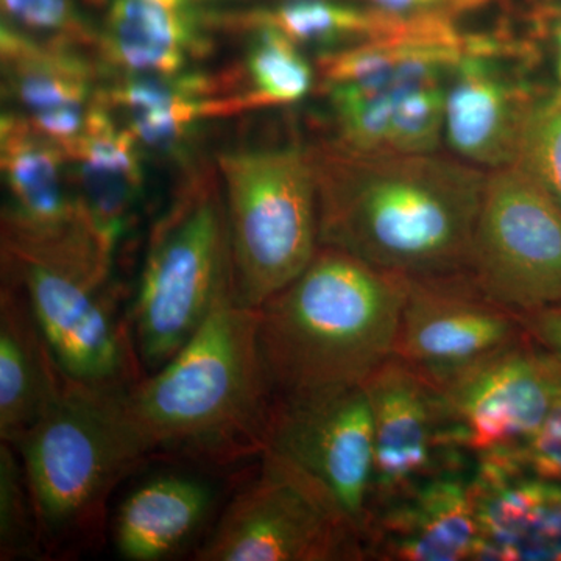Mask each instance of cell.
I'll return each instance as SVG.
<instances>
[{
    "label": "cell",
    "instance_id": "26",
    "mask_svg": "<svg viewBox=\"0 0 561 561\" xmlns=\"http://www.w3.org/2000/svg\"><path fill=\"white\" fill-rule=\"evenodd\" d=\"M0 559H44L24 465L5 442L0 445Z\"/></svg>",
    "mask_w": 561,
    "mask_h": 561
},
{
    "label": "cell",
    "instance_id": "19",
    "mask_svg": "<svg viewBox=\"0 0 561 561\" xmlns=\"http://www.w3.org/2000/svg\"><path fill=\"white\" fill-rule=\"evenodd\" d=\"M478 527L468 481L440 472L373 512L368 556L397 561L472 560Z\"/></svg>",
    "mask_w": 561,
    "mask_h": 561
},
{
    "label": "cell",
    "instance_id": "20",
    "mask_svg": "<svg viewBox=\"0 0 561 561\" xmlns=\"http://www.w3.org/2000/svg\"><path fill=\"white\" fill-rule=\"evenodd\" d=\"M99 47L114 73L173 76L209 51L195 0H111Z\"/></svg>",
    "mask_w": 561,
    "mask_h": 561
},
{
    "label": "cell",
    "instance_id": "32",
    "mask_svg": "<svg viewBox=\"0 0 561 561\" xmlns=\"http://www.w3.org/2000/svg\"><path fill=\"white\" fill-rule=\"evenodd\" d=\"M559 72L561 77V25H560V32H559Z\"/></svg>",
    "mask_w": 561,
    "mask_h": 561
},
{
    "label": "cell",
    "instance_id": "16",
    "mask_svg": "<svg viewBox=\"0 0 561 561\" xmlns=\"http://www.w3.org/2000/svg\"><path fill=\"white\" fill-rule=\"evenodd\" d=\"M0 165L7 190L2 236L55 241L90 228L73 192L65 149L14 111L0 119Z\"/></svg>",
    "mask_w": 561,
    "mask_h": 561
},
{
    "label": "cell",
    "instance_id": "22",
    "mask_svg": "<svg viewBox=\"0 0 561 561\" xmlns=\"http://www.w3.org/2000/svg\"><path fill=\"white\" fill-rule=\"evenodd\" d=\"M216 493L205 479L180 472L154 476L122 501L113 542L128 561H161L186 551L213 513Z\"/></svg>",
    "mask_w": 561,
    "mask_h": 561
},
{
    "label": "cell",
    "instance_id": "24",
    "mask_svg": "<svg viewBox=\"0 0 561 561\" xmlns=\"http://www.w3.org/2000/svg\"><path fill=\"white\" fill-rule=\"evenodd\" d=\"M250 28L245 68L256 108L302 101L316 83V69L300 44L267 22L250 21Z\"/></svg>",
    "mask_w": 561,
    "mask_h": 561
},
{
    "label": "cell",
    "instance_id": "2",
    "mask_svg": "<svg viewBox=\"0 0 561 561\" xmlns=\"http://www.w3.org/2000/svg\"><path fill=\"white\" fill-rule=\"evenodd\" d=\"M257 327V309L225 298L168 364L124 390L147 456L228 465L264 453L275 397Z\"/></svg>",
    "mask_w": 561,
    "mask_h": 561
},
{
    "label": "cell",
    "instance_id": "33",
    "mask_svg": "<svg viewBox=\"0 0 561 561\" xmlns=\"http://www.w3.org/2000/svg\"><path fill=\"white\" fill-rule=\"evenodd\" d=\"M556 308H559V309H561V302H560V305H559V306H556Z\"/></svg>",
    "mask_w": 561,
    "mask_h": 561
},
{
    "label": "cell",
    "instance_id": "30",
    "mask_svg": "<svg viewBox=\"0 0 561 561\" xmlns=\"http://www.w3.org/2000/svg\"><path fill=\"white\" fill-rule=\"evenodd\" d=\"M519 316L527 334L561 364V309L546 308Z\"/></svg>",
    "mask_w": 561,
    "mask_h": 561
},
{
    "label": "cell",
    "instance_id": "6",
    "mask_svg": "<svg viewBox=\"0 0 561 561\" xmlns=\"http://www.w3.org/2000/svg\"><path fill=\"white\" fill-rule=\"evenodd\" d=\"M113 260L91 230L55 241L2 236L3 275L27 298L62 375L94 389H127L142 376Z\"/></svg>",
    "mask_w": 561,
    "mask_h": 561
},
{
    "label": "cell",
    "instance_id": "4",
    "mask_svg": "<svg viewBox=\"0 0 561 561\" xmlns=\"http://www.w3.org/2000/svg\"><path fill=\"white\" fill-rule=\"evenodd\" d=\"M125 389L69 381L14 448L44 559H72L102 541L113 491L149 456L125 413Z\"/></svg>",
    "mask_w": 561,
    "mask_h": 561
},
{
    "label": "cell",
    "instance_id": "8",
    "mask_svg": "<svg viewBox=\"0 0 561 561\" xmlns=\"http://www.w3.org/2000/svg\"><path fill=\"white\" fill-rule=\"evenodd\" d=\"M225 505L197 561H342L368 556L364 534L323 486L278 454Z\"/></svg>",
    "mask_w": 561,
    "mask_h": 561
},
{
    "label": "cell",
    "instance_id": "13",
    "mask_svg": "<svg viewBox=\"0 0 561 561\" xmlns=\"http://www.w3.org/2000/svg\"><path fill=\"white\" fill-rule=\"evenodd\" d=\"M561 390V364L519 341L445 391L461 448L515 454L537 434Z\"/></svg>",
    "mask_w": 561,
    "mask_h": 561
},
{
    "label": "cell",
    "instance_id": "3",
    "mask_svg": "<svg viewBox=\"0 0 561 561\" xmlns=\"http://www.w3.org/2000/svg\"><path fill=\"white\" fill-rule=\"evenodd\" d=\"M409 279L320 245L261 308L260 348L273 397L364 386L394 354Z\"/></svg>",
    "mask_w": 561,
    "mask_h": 561
},
{
    "label": "cell",
    "instance_id": "28",
    "mask_svg": "<svg viewBox=\"0 0 561 561\" xmlns=\"http://www.w3.org/2000/svg\"><path fill=\"white\" fill-rule=\"evenodd\" d=\"M2 22L33 38L79 47L98 43L76 0H0Z\"/></svg>",
    "mask_w": 561,
    "mask_h": 561
},
{
    "label": "cell",
    "instance_id": "10",
    "mask_svg": "<svg viewBox=\"0 0 561 561\" xmlns=\"http://www.w3.org/2000/svg\"><path fill=\"white\" fill-rule=\"evenodd\" d=\"M265 449L323 486L367 541L375 434L365 383L275 398Z\"/></svg>",
    "mask_w": 561,
    "mask_h": 561
},
{
    "label": "cell",
    "instance_id": "5",
    "mask_svg": "<svg viewBox=\"0 0 561 561\" xmlns=\"http://www.w3.org/2000/svg\"><path fill=\"white\" fill-rule=\"evenodd\" d=\"M230 230L216 165L190 162L150 232L128 327L140 371L160 370L234 297Z\"/></svg>",
    "mask_w": 561,
    "mask_h": 561
},
{
    "label": "cell",
    "instance_id": "11",
    "mask_svg": "<svg viewBox=\"0 0 561 561\" xmlns=\"http://www.w3.org/2000/svg\"><path fill=\"white\" fill-rule=\"evenodd\" d=\"M446 279H409L394 354L445 391L527 334L522 316Z\"/></svg>",
    "mask_w": 561,
    "mask_h": 561
},
{
    "label": "cell",
    "instance_id": "17",
    "mask_svg": "<svg viewBox=\"0 0 561 561\" xmlns=\"http://www.w3.org/2000/svg\"><path fill=\"white\" fill-rule=\"evenodd\" d=\"M99 95L139 146L190 164L187 149L202 122L256 108L249 95L225 94L219 77L198 70L173 76H127L114 73Z\"/></svg>",
    "mask_w": 561,
    "mask_h": 561
},
{
    "label": "cell",
    "instance_id": "27",
    "mask_svg": "<svg viewBox=\"0 0 561 561\" xmlns=\"http://www.w3.org/2000/svg\"><path fill=\"white\" fill-rule=\"evenodd\" d=\"M513 165L561 208V90L531 105Z\"/></svg>",
    "mask_w": 561,
    "mask_h": 561
},
{
    "label": "cell",
    "instance_id": "12",
    "mask_svg": "<svg viewBox=\"0 0 561 561\" xmlns=\"http://www.w3.org/2000/svg\"><path fill=\"white\" fill-rule=\"evenodd\" d=\"M375 434L371 515L432 476L459 468L461 446L440 390L391 356L365 382Z\"/></svg>",
    "mask_w": 561,
    "mask_h": 561
},
{
    "label": "cell",
    "instance_id": "1",
    "mask_svg": "<svg viewBox=\"0 0 561 561\" xmlns=\"http://www.w3.org/2000/svg\"><path fill=\"white\" fill-rule=\"evenodd\" d=\"M320 245L408 279H446L468 268L486 176L461 160L312 151Z\"/></svg>",
    "mask_w": 561,
    "mask_h": 561
},
{
    "label": "cell",
    "instance_id": "15",
    "mask_svg": "<svg viewBox=\"0 0 561 561\" xmlns=\"http://www.w3.org/2000/svg\"><path fill=\"white\" fill-rule=\"evenodd\" d=\"M501 54L468 55L446 83V140L459 160L476 168L513 165L524 124L537 99L501 65Z\"/></svg>",
    "mask_w": 561,
    "mask_h": 561
},
{
    "label": "cell",
    "instance_id": "25",
    "mask_svg": "<svg viewBox=\"0 0 561 561\" xmlns=\"http://www.w3.org/2000/svg\"><path fill=\"white\" fill-rule=\"evenodd\" d=\"M449 73L409 81L401 88L391 119L389 154H427L437 151L445 131Z\"/></svg>",
    "mask_w": 561,
    "mask_h": 561
},
{
    "label": "cell",
    "instance_id": "7",
    "mask_svg": "<svg viewBox=\"0 0 561 561\" xmlns=\"http://www.w3.org/2000/svg\"><path fill=\"white\" fill-rule=\"evenodd\" d=\"M230 230L234 300L261 308L300 276L320 249L312 154L298 146L217 154Z\"/></svg>",
    "mask_w": 561,
    "mask_h": 561
},
{
    "label": "cell",
    "instance_id": "29",
    "mask_svg": "<svg viewBox=\"0 0 561 561\" xmlns=\"http://www.w3.org/2000/svg\"><path fill=\"white\" fill-rule=\"evenodd\" d=\"M531 474L561 483V390L537 434L518 453Z\"/></svg>",
    "mask_w": 561,
    "mask_h": 561
},
{
    "label": "cell",
    "instance_id": "9",
    "mask_svg": "<svg viewBox=\"0 0 561 561\" xmlns=\"http://www.w3.org/2000/svg\"><path fill=\"white\" fill-rule=\"evenodd\" d=\"M468 271L472 286L508 311L561 302V208L515 165L486 176Z\"/></svg>",
    "mask_w": 561,
    "mask_h": 561
},
{
    "label": "cell",
    "instance_id": "23",
    "mask_svg": "<svg viewBox=\"0 0 561 561\" xmlns=\"http://www.w3.org/2000/svg\"><path fill=\"white\" fill-rule=\"evenodd\" d=\"M427 20L430 14L368 11L339 0H283L275 9L250 16V21L275 25L300 46L328 50L402 35L421 27Z\"/></svg>",
    "mask_w": 561,
    "mask_h": 561
},
{
    "label": "cell",
    "instance_id": "14",
    "mask_svg": "<svg viewBox=\"0 0 561 561\" xmlns=\"http://www.w3.org/2000/svg\"><path fill=\"white\" fill-rule=\"evenodd\" d=\"M2 88L14 113L41 135L69 147L87 127L95 101V69L77 47L33 38L2 22Z\"/></svg>",
    "mask_w": 561,
    "mask_h": 561
},
{
    "label": "cell",
    "instance_id": "31",
    "mask_svg": "<svg viewBox=\"0 0 561 561\" xmlns=\"http://www.w3.org/2000/svg\"><path fill=\"white\" fill-rule=\"evenodd\" d=\"M379 9L398 14H435L442 10L463 9L483 0H370ZM437 16V14H435Z\"/></svg>",
    "mask_w": 561,
    "mask_h": 561
},
{
    "label": "cell",
    "instance_id": "18",
    "mask_svg": "<svg viewBox=\"0 0 561 561\" xmlns=\"http://www.w3.org/2000/svg\"><path fill=\"white\" fill-rule=\"evenodd\" d=\"M65 151L83 219L95 238L114 254L131 227L144 194L138 139L98 91L87 127Z\"/></svg>",
    "mask_w": 561,
    "mask_h": 561
},
{
    "label": "cell",
    "instance_id": "21",
    "mask_svg": "<svg viewBox=\"0 0 561 561\" xmlns=\"http://www.w3.org/2000/svg\"><path fill=\"white\" fill-rule=\"evenodd\" d=\"M66 376L27 298L3 278L0 295V438L16 446L58 397Z\"/></svg>",
    "mask_w": 561,
    "mask_h": 561
}]
</instances>
